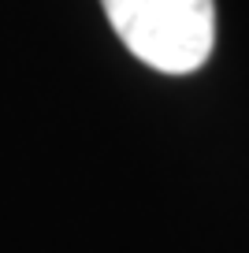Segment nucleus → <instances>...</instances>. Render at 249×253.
<instances>
[{
  "label": "nucleus",
  "instance_id": "nucleus-1",
  "mask_svg": "<svg viewBox=\"0 0 249 253\" xmlns=\"http://www.w3.org/2000/svg\"><path fill=\"white\" fill-rule=\"evenodd\" d=\"M126 48L164 75H190L216 45L212 0H101Z\"/></svg>",
  "mask_w": 249,
  "mask_h": 253
}]
</instances>
